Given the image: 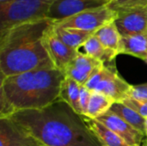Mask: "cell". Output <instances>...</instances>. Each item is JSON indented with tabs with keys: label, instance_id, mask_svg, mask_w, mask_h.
Instances as JSON below:
<instances>
[{
	"label": "cell",
	"instance_id": "obj_32",
	"mask_svg": "<svg viewBox=\"0 0 147 146\" xmlns=\"http://www.w3.org/2000/svg\"><path fill=\"white\" fill-rule=\"evenodd\" d=\"M102 146H107V145H102Z\"/></svg>",
	"mask_w": 147,
	"mask_h": 146
},
{
	"label": "cell",
	"instance_id": "obj_10",
	"mask_svg": "<svg viewBox=\"0 0 147 146\" xmlns=\"http://www.w3.org/2000/svg\"><path fill=\"white\" fill-rule=\"evenodd\" d=\"M96 120L115 132L128 145H140L143 142L144 137L146 136L144 133L130 126L124 120H122L121 117H119L110 110Z\"/></svg>",
	"mask_w": 147,
	"mask_h": 146
},
{
	"label": "cell",
	"instance_id": "obj_1",
	"mask_svg": "<svg viewBox=\"0 0 147 146\" xmlns=\"http://www.w3.org/2000/svg\"><path fill=\"white\" fill-rule=\"evenodd\" d=\"M8 118L43 146L102 145L84 115L61 99L44 108L20 111Z\"/></svg>",
	"mask_w": 147,
	"mask_h": 146
},
{
	"label": "cell",
	"instance_id": "obj_27",
	"mask_svg": "<svg viewBox=\"0 0 147 146\" xmlns=\"http://www.w3.org/2000/svg\"><path fill=\"white\" fill-rule=\"evenodd\" d=\"M11 0H0V4H4L6 3H9Z\"/></svg>",
	"mask_w": 147,
	"mask_h": 146
},
{
	"label": "cell",
	"instance_id": "obj_3",
	"mask_svg": "<svg viewBox=\"0 0 147 146\" xmlns=\"http://www.w3.org/2000/svg\"><path fill=\"white\" fill-rule=\"evenodd\" d=\"M65 74L57 68L34 70L1 78L0 119L15 113L41 109L59 99Z\"/></svg>",
	"mask_w": 147,
	"mask_h": 146
},
{
	"label": "cell",
	"instance_id": "obj_14",
	"mask_svg": "<svg viewBox=\"0 0 147 146\" xmlns=\"http://www.w3.org/2000/svg\"><path fill=\"white\" fill-rule=\"evenodd\" d=\"M94 34L97 37L106 51L109 52L115 59L118 54H120L121 35L115 22L102 27Z\"/></svg>",
	"mask_w": 147,
	"mask_h": 146
},
{
	"label": "cell",
	"instance_id": "obj_13",
	"mask_svg": "<svg viewBox=\"0 0 147 146\" xmlns=\"http://www.w3.org/2000/svg\"><path fill=\"white\" fill-rule=\"evenodd\" d=\"M84 121L90 132L96 137L102 145L127 146L128 145L115 132L96 120L84 116Z\"/></svg>",
	"mask_w": 147,
	"mask_h": 146
},
{
	"label": "cell",
	"instance_id": "obj_9",
	"mask_svg": "<svg viewBox=\"0 0 147 146\" xmlns=\"http://www.w3.org/2000/svg\"><path fill=\"white\" fill-rule=\"evenodd\" d=\"M104 5L107 4L94 0H55L50 7L47 18L55 22Z\"/></svg>",
	"mask_w": 147,
	"mask_h": 146
},
{
	"label": "cell",
	"instance_id": "obj_11",
	"mask_svg": "<svg viewBox=\"0 0 147 146\" xmlns=\"http://www.w3.org/2000/svg\"><path fill=\"white\" fill-rule=\"evenodd\" d=\"M104 65L103 62L78 52L76 58L69 65L65 74L80 85H85L88 80Z\"/></svg>",
	"mask_w": 147,
	"mask_h": 146
},
{
	"label": "cell",
	"instance_id": "obj_7",
	"mask_svg": "<svg viewBox=\"0 0 147 146\" xmlns=\"http://www.w3.org/2000/svg\"><path fill=\"white\" fill-rule=\"evenodd\" d=\"M115 23L121 36L147 34L146 7L118 9Z\"/></svg>",
	"mask_w": 147,
	"mask_h": 146
},
{
	"label": "cell",
	"instance_id": "obj_33",
	"mask_svg": "<svg viewBox=\"0 0 147 146\" xmlns=\"http://www.w3.org/2000/svg\"><path fill=\"white\" fill-rule=\"evenodd\" d=\"M146 9H147V6H146Z\"/></svg>",
	"mask_w": 147,
	"mask_h": 146
},
{
	"label": "cell",
	"instance_id": "obj_4",
	"mask_svg": "<svg viewBox=\"0 0 147 146\" xmlns=\"http://www.w3.org/2000/svg\"><path fill=\"white\" fill-rule=\"evenodd\" d=\"M55 0H11L0 4V34L18 25L47 18Z\"/></svg>",
	"mask_w": 147,
	"mask_h": 146
},
{
	"label": "cell",
	"instance_id": "obj_6",
	"mask_svg": "<svg viewBox=\"0 0 147 146\" xmlns=\"http://www.w3.org/2000/svg\"><path fill=\"white\" fill-rule=\"evenodd\" d=\"M131 88L132 85L119 75L115 65H105L103 77L94 91L108 96L115 102H122L129 97Z\"/></svg>",
	"mask_w": 147,
	"mask_h": 146
},
{
	"label": "cell",
	"instance_id": "obj_23",
	"mask_svg": "<svg viewBox=\"0 0 147 146\" xmlns=\"http://www.w3.org/2000/svg\"><path fill=\"white\" fill-rule=\"evenodd\" d=\"M91 90H90L85 85H80V97H79V104L82 114L85 116L87 108L90 102V99L91 96Z\"/></svg>",
	"mask_w": 147,
	"mask_h": 146
},
{
	"label": "cell",
	"instance_id": "obj_25",
	"mask_svg": "<svg viewBox=\"0 0 147 146\" xmlns=\"http://www.w3.org/2000/svg\"><path fill=\"white\" fill-rule=\"evenodd\" d=\"M94 1L100 2V3H104V4H108V3H109V0H94Z\"/></svg>",
	"mask_w": 147,
	"mask_h": 146
},
{
	"label": "cell",
	"instance_id": "obj_21",
	"mask_svg": "<svg viewBox=\"0 0 147 146\" xmlns=\"http://www.w3.org/2000/svg\"><path fill=\"white\" fill-rule=\"evenodd\" d=\"M109 6L115 10L142 8L147 6V0H117L109 4Z\"/></svg>",
	"mask_w": 147,
	"mask_h": 146
},
{
	"label": "cell",
	"instance_id": "obj_5",
	"mask_svg": "<svg viewBox=\"0 0 147 146\" xmlns=\"http://www.w3.org/2000/svg\"><path fill=\"white\" fill-rule=\"evenodd\" d=\"M117 17V11L111 9L108 4L91 9L84 10L71 17L55 22L54 25L76 28L87 32L96 33L102 27L115 22Z\"/></svg>",
	"mask_w": 147,
	"mask_h": 146
},
{
	"label": "cell",
	"instance_id": "obj_20",
	"mask_svg": "<svg viewBox=\"0 0 147 146\" xmlns=\"http://www.w3.org/2000/svg\"><path fill=\"white\" fill-rule=\"evenodd\" d=\"M80 49H83V51H79L80 52L98 59L103 63H110L115 59V58L109 52L106 51V49L103 47V46L101 44L95 34H92L78 50Z\"/></svg>",
	"mask_w": 147,
	"mask_h": 146
},
{
	"label": "cell",
	"instance_id": "obj_17",
	"mask_svg": "<svg viewBox=\"0 0 147 146\" xmlns=\"http://www.w3.org/2000/svg\"><path fill=\"white\" fill-rule=\"evenodd\" d=\"M79 97L80 84L69 76L65 75V79L61 84L59 99L68 103L78 114L83 115L79 104Z\"/></svg>",
	"mask_w": 147,
	"mask_h": 146
},
{
	"label": "cell",
	"instance_id": "obj_15",
	"mask_svg": "<svg viewBox=\"0 0 147 146\" xmlns=\"http://www.w3.org/2000/svg\"><path fill=\"white\" fill-rule=\"evenodd\" d=\"M121 53L139 58L147 63V34L121 36Z\"/></svg>",
	"mask_w": 147,
	"mask_h": 146
},
{
	"label": "cell",
	"instance_id": "obj_29",
	"mask_svg": "<svg viewBox=\"0 0 147 146\" xmlns=\"http://www.w3.org/2000/svg\"><path fill=\"white\" fill-rule=\"evenodd\" d=\"M127 146H140V145H127Z\"/></svg>",
	"mask_w": 147,
	"mask_h": 146
},
{
	"label": "cell",
	"instance_id": "obj_19",
	"mask_svg": "<svg viewBox=\"0 0 147 146\" xmlns=\"http://www.w3.org/2000/svg\"><path fill=\"white\" fill-rule=\"evenodd\" d=\"M110 111L121 117L130 126L145 134L146 119L140 115L135 110L127 106L123 102H115L111 107Z\"/></svg>",
	"mask_w": 147,
	"mask_h": 146
},
{
	"label": "cell",
	"instance_id": "obj_2",
	"mask_svg": "<svg viewBox=\"0 0 147 146\" xmlns=\"http://www.w3.org/2000/svg\"><path fill=\"white\" fill-rule=\"evenodd\" d=\"M53 22L49 18L41 19L18 25L0 34L1 78L56 68L45 42L46 34Z\"/></svg>",
	"mask_w": 147,
	"mask_h": 146
},
{
	"label": "cell",
	"instance_id": "obj_28",
	"mask_svg": "<svg viewBox=\"0 0 147 146\" xmlns=\"http://www.w3.org/2000/svg\"><path fill=\"white\" fill-rule=\"evenodd\" d=\"M115 1H117V0H109V3H108V5H109V4H110V3H114V2H115Z\"/></svg>",
	"mask_w": 147,
	"mask_h": 146
},
{
	"label": "cell",
	"instance_id": "obj_31",
	"mask_svg": "<svg viewBox=\"0 0 147 146\" xmlns=\"http://www.w3.org/2000/svg\"><path fill=\"white\" fill-rule=\"evenodd\" d=\"M36 146H43V145H36Z\"/></svg>",
	"mask_w": 147,
	"mask_h": 146
},
{
	"label": "cell",
	"instance_id": "obj_12",
	"mask_svg": "<svg viewBox=\"0 0 147 146\" xmlns=\"http://www.w3.org/2000/svg\"><path fill=\"white\" fill-rule=\"evenodd\" d=\"M42 145L9 118L0 119V146Z\"/></svg>",
	"mask_w": 147,
	"mask_h": 146
},
{
	"label": "cell",
	"instance_id": "obj_16",
	"mask_svg": "<svg viewBox=\"0 0 147 146\" xmlns=\"http://www.w3.org/2000/svg\"><path fill=\"white\" fill-rule=\"evenodd\" d=\"M54 32L59 39L68 46L78 50L94 33L76 28H62L54 25Z\"/></svg>",
	"mask_w": 147,
	"mask_h": 146
},
{
	"label": "cell",
	"instance_id": "obj_22",
	"mask_svg": "<svg viewBox=\"0 0 147 146\" xmlns=\"http://www.w3.org/2000/svg\"><path fill=\"white\" fill-rule=\"evenodd\" d=\"M127 106L130 107L134 110H135L143 118H147V101L144 100H136L131 97L127 98L122 102Z\"/></svg>",
	"mask_w": 147,
	"mask_h": 146
},
{
	"label": "cell",
	"instance_id": "obj_8",
	"mask_svg": "<svg viewBox=\"0 0 147 146\" xmlns=\"http://www.w3.org/2000/svg\"><path fill=\"white\" fill-rule=\"evenodd\" d=\"M45 42L54 66L65 73L69 65L76 58L78 50L68 46L59 39L54 32V22L46 34Z\"/></svg>",
	"mask_w": 147,
	"mask_h": 146
},
{
	"label": "cell",
	"instance_id": "obj_30",
	"mask_svg": "<svg viewBox=\"0 0 147 146\" xmlns=\"http://www.w3.org/2000/svg\"><path fill=\"white\" fill-rule=\"evenodd\" d=\"M144 146H147V140L145 142V145H144Z\"/></svg>",
	"mask_w": 147,
	"mask_h": 146
},
{
	"label": "cell",
	"instance_id": "obj_26",
	"mask_svg": "<svg viewBox=\"0 0 147 146\" xmlns=\"http://www.w3.org/2000/svg\"><path fill=\"white\" fill-rule=\"evenodd\" d=\"M145 135L147 137V118L145 121Z\"/></svg>",
	"mask_w": 147,
	"mask_h": 146
},
{
	"label": "cell",
	"instance_id": "obj_18",
	"mask_svg": "<svg viewBox=\"0 0 147 146\" xmlns=\"http://www.w3.org/2000/svg\"><path fill=\"white\" fill-rule=\"evenodd\" d=\"M115 102L108 96L92 91L85 116L96 120L109 112Z\"/></svg>",
	"mask_w": 147,
	"mask_h": 146
},
{
	"label": "cell",
	"instance_id": "obj_24",
	"mask_svg": "<svg viewBox=\"0 0 147 146\" xmlns=\"http://www.w3.org/2000/svg\"><path fill=\"white\" fill-rule=\"evenodd\" d=\"M129 97L136 100L147 101V83L139 85H132Z\"/></svg>",
	"mask_w": 147,
	"mask_h": 146
}]
</instances>
